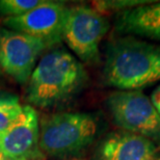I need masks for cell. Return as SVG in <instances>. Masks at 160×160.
<instances>
[{"label":"cell","mask_w":160,"mask_h":160,"mask_svg":"<svg viewBox=\"0 0 160 160\" xmlns=\"http://www.w3.org/2000/svg\"><path fill=\"white\" fill-rule=\"evenodd\" d=\"M106 85L120 91H140L160 80V46L133 36L111 41L103 68Z\"/></svg>","instance_id":"6da1fadb"},{"label":"cell","mask_w":160,"mask_h":160,"mask_svg":"<svg viewBox=\"0 0 160 160\" xmlns=\"http://www.w3.org/2000/svg\"><path fill=\"white\" fill-rule=\"evenodd\" d=\"M88 81L83 66L63 49L46 53L28 80L27 99L40 108L56 106L81 91Z\"/></svg>","instance_id":"7a4b0ae2"},{"label":"cell","mask_w":160,"mask_h":160,"mask_svg":"<svg viewBox=\"0 0 160 160\" xmlns=\"http://www.w3.org/2000/svg\"><path fill=\"white\" fill-rule=\"evenodd\" d=\"M97 131V121L88 113L52 114L40 123V150L44 156L57 159L77 156L92 143Z\"/></svg>","instance_id":"3957f363"},{"label":"cell","mask_w":160,"mask_h":160,"mask_svg":"<svg viewBox=\"0 0 160 160\" xmlns=\"http://www.w3.org/2000/svg\"><path fill=\"white\" fill-rule=\"evenodd\" d=\"M106 106L113 124L160 146V116L142 91H118L108 96Z\"/></svg>","instance_id":"277c9868"},{"label":"cell","mask_w":160,"mask_h":160,"mask_svg":"<svg viewBox=\"0 0 160 160\" xmlns=\"http://www.w3.org/2000/svg\"><path fill=\"white\" fill-rule=\"evenodd\" d=\"M109 29L108 20L102 12L86 5L67 9L62 39L83 62L99 59V45Z\"/></svg>","instance_id":"5b68a950"},{"label":"cell","mask_w":160,"mask_h":160,"mask_svg":"<svg viewBox=\"0 0 160 160\" xmlns=\"http://www.w3.org/2000/svg\"><path fill=\"white\" fill-rule=\"evenodd\" d=\"M48 46L36 38L12 29H0V67L23 84L28 82L42 52Z\"/></svg>","instance_id":"8992f818"},{"label":"cell","mask_w":160,"mask_h":160,"mask_svg":"<svg viewBox=\"0 0 160 160\" xmlns=\"http://www.w3.org/2000/svg\"><path fill=\"white\" fill-rule=\"evenodd\" d=\"M67 9L62 3L43 1L27 14L6 18L3 24L12 30L43 41L48 47L54 46L62 40Z\"/></svg>","instance_id":"52a82bcc"},{"label":"cell","mask_w":160,"mask_h":160,"mask_svg":"<svg viewBox=\"0 0 160 160\" xmlns=\"http://www.w3.org/2000/svg\"><path fill=\"white\" fill-rule=\"evenodd\" d=\"M39 133L38 113L30 105H25L20 119L0 132V155L9 160H42Z\"/></svg>","instance_id":"ba28073f"},{"label":"cell","mask_w":160,"mask_h":160,"mask_svg":"<svg viewBox=\"0 0 160 160\" xmlns=\"http://www.w3.org/2000/svg\"><path fill=\"white\" fill-rule=\"evenodd\" d=\"M159 147L147 137L127 132L108 135L97 150V160H156Z\"/></svg>","instance_id":"9c48e42d"},{"label":"cell","mask_w":160,"mask_h":160,"mask_svg":"<svg viewBox=\"0 0 160 160\" xmlns=\"http://www.w3.org/2000/svg\"><path fill=\"white\" fill-rule=\"evenodd\" d=\"M117 30L160 42V2H152L121 12L117 18Z\"/></svg>","instance_id":"30bf717a"},{"label":"cell","mask_w":160,"mask_h":160,"mask_svg":"<svg viewBox=\"0 0 160 160\" xmlns=\"http://www.w3.org/2000/svg\"><path fill=\"white\" fill-rule=\"evenodd\" d=\"M23 113V106L17 96L0 92V132L17 122Z\"/></svg>","instance_id":"8fae6325"},{"label":"cell","mask_w":160,"mask_h":160,"mask_svg":"<svg viewBox=\"0 0 160 160\" xmlns=\"http://www.w3.org/2000/svg\"><path fill=\"white\" fill-rule=\"evenodd\" d=\"M44 0H0V14L8 18L20 17L32 11Z\"/></svg>","instance_id":"7c38bea8"},{"label":"cell","mask_w":160,"mask_h":160,"mask_svg":"<svg viewBox=\"0 0 160 160\" xmlns=\"http://www.w3.org/2000/svg\"><path fill=\"white\" fill-rule=\"evenodd\" d=\"M154 1L152 0H118V1H97L95 3V9L98 12H107L109 9L112 11H119L121 9L122 12L128 11V9L137 8L140 5H145L152 3Z\"/></svg>","instance_id":"4fadbf2b"},{"label":"cell","mask_w":160,"mask_h":160,"mask_svg":"<svg viewBox=\"0 0 160 160\" xmlns=\"http://www.w3.org/2000/svg\"><path fill=\"white\" fill-rule=\"evenodd\" d=\"M150 100H151L153 106L155 107L156 111H157V112L159 113V116H160V85L153 91L151 99H150Z\"/></svg>","instance_id":"5bb4252c"},{"label":"cell","mask_w":160,"mask_h":160,"mask_svg":"<svg viewBox=\"0 0 160 160\" xmlns=\"http://www.w3.org/2000/svg\"><path fill=\"white\" fill-rule=\"evenodd\" d=\"M0 160H9V159H8V158H5V157H3L2 155H0Z\"/></svg>","instance_id":"9a60e30c"},{"label":"cell","mask_w":160,"mask_h":160,"mask_svg":"<svg viewBox=\"0 0 160 160\" xmlns=\"http://www.w3.org/2000/svg\"><path fill=\"white\" fill-rule=\"evenodd\" d=\"M71 160H82V159H71Z\"/></svg>","instance_id":"2e32d148"},{"label":"cell","mask_w":160,"mask_h":160,"mask_svg":"<svg viewBox=\"0 0 160 160\" xmlns=\"http://www.w3.org/2000/svg\"><path fill=\"white\" fill-rule=\"evenodd\" d=\"M156 160H160V158H158V159H156Z\"/></svg>","instance_id":"e0dca14e"}]
</instances>
